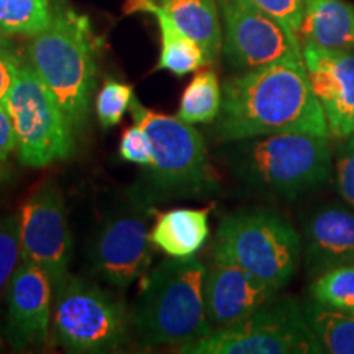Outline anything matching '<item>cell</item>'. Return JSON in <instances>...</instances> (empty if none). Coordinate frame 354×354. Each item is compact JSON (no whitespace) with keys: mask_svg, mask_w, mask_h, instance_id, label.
Returning <instances> with one entry per match:
<instances>
[{"mask_svg":"<svg viewBox=\"0 0 354 354\" xmlns=\"http://www.w3.org/2000/svg\"><path fill=\"white\" fill-rule=\"evenodd\" d=\"M286 131L330 136L304 59L248 69L225 81L215 123L216 140L241 141Z\"/></svg>","mask_w":354,"mask_h":354,"instance_id":"cell-1","label":"cell"},{"mask_svg":"<svg viewBox=\"0 0 354 354\" xmlns=\"http://www.w3.org/2000/svg\"><path fill=\"white\" fill-rule=\"evenodd\" d=\"M24 263L19 218L6 215L0 218V299L8 290L17 269Z\"/></svg>","mask_w":354,"mask_h":354,"instance_id":"cell-26","label":"cell"},{"mask_svg":"<svg viewBox=\"0 0 354 354\" xmlns=\"http://www.w3.org/2000/svg\"><path fill=\"white\" fill-rule=\"evenodd\" d=\"M210 209H174L158 216L151 230L154 246L171 258L196 256L209 238Z\"/></svg>","mask_w":354,"mask_h":354,"instance_id":"cell-18","label":"cell"},{"mask_svg":"<svg viewBox=\"0 0 354 354\" xmlns=\"http://www.w3.org/2000/svg\"><path fill=\"white\" fill-rule=\"evenodd\" d=\"M148 215V205L135 202L100 225L87 254L95 277L123 290L149 271L154 243Z\"/></svg>","mask_w":354,"mask_h":354,"instance_id":"cell-10","label":"cell"},{"mask_svg":"<svg viewBox=\"0 0 354 354\" xmlns=\"http://www.w3.org/2000/svg\"><path fill=\"white\" fill-rule=\"evenodd\" d=\"M148 13L156 15L159 32H161V55H159L156 71L162 69L183 77L207 64L202 48L177 28L159 3L154 2Z\"/></svg>","mask_w":354,"mask_h":354,"instance_id":"cell-20","label":"cell"},{"mask_svg":"<svg viewBox=\"0 0 354 354\" xmlns=\"http://www.w3.org/2000/svg\"><path fill=\"white\" fill-rule=\"evenodd\" d=\"M159 6L180 32L202 48L207 64L215 63L223 43L215 0H161Z\"/></svg>","mask_w":354,"mask_h":354,"instance_id":"cell-19","label":"cell"},{"mask_svg":"<svg viewBox=\"0 0 354 354\" xmlns=\"http://www.w3.org/2000/svg\"><path fill=\"white\" fill-rule=\"evenodd\" d=\"M223 20V51L240 69L279 61H302L300 39L251 0H218Z\"/></svg>","mask_w":354,"mask_h":354,"instance_id":"cell-11","label":"cell"},{"mask_svg":"<svg viewBox=\"0 0 354 354\" xmlns=\"http://www.w3.org/2000/svg\"><path fill=\"white\" fill-rule=\"evenodd\" d=\"M3 176H6V174H3V171H2V169H0V183H2V179H3Z\"/></svg>","mask_w":354,"mask_h":354,"instance_id":"cell-33","label":"cell"},{"mask_svg":"<svg viewBox=\"0 0 354 354\" xmlns=\"http://www.w3.org/2000/svg\"><path fill=\"white\" fill-rule=\"evenodd\" d=\"M7 338L15 349L43 346L48 339L55 287L39 266L24 259L7 290Z\"/></svg>","mask_w":354,"mask_h":354,"instance_id":"cell-15","label":"cell"},{"mask_svg":"<svg viewBox=\"0 0 354 354\" xmlns=\"http://www.w3.org/2000/svg\"><path fill=\"white\" fill-rule=\"evenodd\" d=\"M24 166L46 167L74 151V130L55 95L30 64L21 63L6 99Z\"/></svg>","mask_w":354,"mask_h":354,"instance_id":"cell-8","label":"cell"},{"mask_svg":"<svg viewBox=\"0 0 354 354\" xmlns=\"http://www.w3.org/2000/svg\"><path fill=\"white\" fill-rule=\"evenodd\" d=\"M13 149H17L15 128L6 104H0V165L7 161Z\"/></svg>","mask_w":354,"mask_h":354,"instance_id":"cell-30","label":"cell"},{"mask_svg":"<svg viewBox=\"0 0 354 354\" xmlns=\"http://www.w3.org/2000/svg\"><path fill=\"white\" fill-rule=\"evenodd\" d=\"M26 56L74 133L84 130L97 84L95 38L87 17L57 2L46 28L32 37Z\"/></svg>","mask_w":354,"mask_h":354,"instance_id":"cell-3","label":"cell"},{"mask_svg":"<svg viewBox=\"0 0 354 354\" xmlns=\"http://www.w3.org/2000/svg\"><path fill=\"white\" fill-rule=\"evenodd\" d=\"M130 112L133 122L148 135L153 151V165L135 190V202L151 205L165 198L207 194L216 187L202 135L190 123L154 112L138 99H133Z\"/></svg>","mask_w":354,"mask_h":354,"instance_id":"cell-5","label":"cell"},{"mask_svg":"<svg viewBox=\"0 0 354 354\" xmlns=\"http://www.w3.org/2000/svg\"><path fill=\"white\" fill-rule=\"evenodd\" d=\"M302 56L310 88L320 102L330 135L348 138L354 133V53L305 44Z\"/></svg>","mask_w":354,"mask_h":354,"instance_id":"cell-13","label":"cell"},{"mask_svg":"<svg viewBox=\"0 0 354 354\" xmlns=\"http://www.w3.org/2000/svg\"><path fill=\"white\" fill-rule=\"evenodd\" d=\"M312 299L339 312L354 313V264L318 274L312 284Z\"/></svg>","mask_w":354,"mask_h":354,"instance_id":"cell-24","label":"cell"},{"mask_svg":"<svg viewBox=\"0 0 354 354\" xmlns=\"http://www.w3.org/2000/svg\"><path fill=\"white\" fill-rule=\"evenodd\" d=\"M221 109V87L214 71L198 73L185 87L177 118L185 123H210L216 120Z\"/></svg>","mask_w":354,"mask_h":354,"instance_id":"cell-22","label":"cell"},{"mask_svg":"<svg viewBox=\"0 0 354 354\" xmlns=\"http://www.w3.org/2000/svg\"><path fill=\"white\" fill-rule=\"evenodd\" d=\"M21 61L15 53H0V104H6Z\"/></svg>","mask_w":354,"mask_h":354,"instance_id":"cell-31","label":"cell"},{"mask_svg":"<svg viewBox=\"0 0 354 354\" xmlns=\"http://www.w3.org/2000/svg\"><path fill=\"white\" fill-rule=\"evenodd\" d=\"M336 184L344 201L354 207V133L348 138L336 159Z\"/></svg>","mask_w":354,"mask_h":354,"instance_id":"cell-29","label":"cell"},{"mask_svg":"<svg viewBox=\"0 0 354 354\" xmlns=\"http://www.w3.org/2000/svg\"><path fill=\"white\" fill-rule=\"evenodd\" d=\"M51 323L55 342L69 353L117 351L131 335L125 305L100 286L74 276L55 292Z\"/></svg>","mask_w":354,"mask_h":354,"instance_id":"cell-7","label":"cell"},{"mask_svg":"<svg viewBox=\"0 0 354 354\" xmlns=\"http://www.w3.org/2000/svg\"><path fill=\"white\" fill-rule=\"evenodd\" d=\"M302 254L297 230L277 212L240 210L228 215L216 230L214 259L246 269L281 290L294 277Z\"/></svg>","mask_w":354,"mask_h":354,"instance_id":"cell-6","label":"cell"},{"mask_svg":"<svg viewBox=\"0 0 354 354\" xmlns=\"http://www.w3.org/2000/svg\"><path fill=\"white\" fill-rule=\"evenodd\" d=\"M24 259L48 274L55 292L69 276L71 232L64 198L53 183H46L26 198L19 215Z\"/></svg>","mask_w":354,"mask_h":354,"instance_id":"cell-12","label":"cell"},{"mask_svg":"<svg viewBox=\"0 0 354 354\" xmlns=\"http://www.w3.org/2000/svg\"><path fill=\"white\" fill-rule=\"evenodd\" d=\"M302 308L323 353L354 354V313L339 312L313 299Z\"/></svg>","mask_w":354,"mask_h":354,"instance_id":"cell-21","label":"cell"},{"mask_svg":"<svg viewBox=\"0 0 354 354\" xmlns=\"http://www.w3.org/2000/svg\"><path fill=\"white\" fill-rule=\"evenodd\" d=\"M305 261L310 274L354 264V214L343 207H325L305 228Z\"/></svg>","mask_w":354,"mask_h":354,"instance_id":"cell-16","label":"cell"},{"mask_svg":"<svg viewBox=\"0 0 354 354\" xmlns=\"http://www.w3.org/2000/svg\"><path fill=\"white\" fill-rule=\"evenodd\" d=\"M184 354H320L322 346L297 300L276 297L238 325L177 349Z\"/></svg>","mask_w":354,"mask_h":354,"instance_id":"cell-9","label":"cell"},{"mask_svg":"<svg viewBox=\"0 0 354 354\" xmlns=\"http://www.w3.org/2000/svg\"><path fill=\"white\" fill-rule=\"evenodd\" d=\"M120 158L141 167L153 165V151L148 135L140 125H133L123 131L120 140Z\"/></svg>","mask_w":354,"mask_h":354,"instance_id":"cell-27","label":"cell"},{"mask_svg":"<svg viewBox=\"0 0 354 354\" xmlns=\"http://www.w3.org/2000/svg\"><path fill=\"white\" fill-rule=\"evenodd\" d=\"M51 20L50 0H0V32L35 37Z\"/></svg>","mask_w":354,"mask_h":354,"instance_id":"cell-23","label":"cell"},{"mask_svg":"<svg viewBox=\"0 0 354 354\" xmlns=\"http://www.w3.org/2000/svg\"><path fill=\"white\" fill-rule=\"evenodd\" d=\"M328 138L286 131L241 140L230 151V166L258 192L294 198L330 179Z\"/></svg>","mask_w":354,"mask_h":354,"instance_id":"cell-4","label":"cell"},{"mask_svg":"<svg viewBox=\"0 0 354 354\" xmlns=\"http://www.w3.org/2000/svg\"><path fill=\"white\" fill-rule=\"evenodd\" d=\"M254 6L263 8L282 25H286L292 33L299 37V28L302 24L305 0H251ZM300 39V38H299Z\"/></svg>","mask_w":354,"mask_h":354,"instance_id":"cell-28","label":"cell"},{"mask_svg":"<svg viewBox=\"0 0 354 354\" xmlns=\"http://www.w3.org/2000/svg\"><path fill=\"white\" fill-rule=\"evenodd\" d=\"M133 99H135V94H133L131 86L112 77L105 79L95 99V113L102 128L109 130V128L117 127L127 110L130 109Z\"/></svg>","mask_w":354,"mask_h":354,"instance_id":"cell-25","label":"cell"},{"mask_svg":"<svg viewBox=\"0 0 354 354\" xmlns=\"http://www.w3.org/2000/svg\"><path fill=\"white\" fill-rule=\"evenodd\" d=\"M277 292L240 266L214 259L203 281L207 318L214 330L238 325L276 299Z\"/></svg>","mask_w":354,"mask_h":354,"instance_id":"cell-14","label":"cell"},{"mask_svg":"<svg viewBox=\"0 0 354 354\" xmlns=\"http://www.w3.org/2000/svg\"><path fill=\"white\" fill-rule=\"evenodd\" d=\"M0 53H15L13 51V43L2 32H0Z\"/></svg>","mask_w":354,"mask_h":354,"instance_id":"cell-32","label":"cell"},{"mask_svg":"<svg viewBox=\"0 0 354 354\" xmlns=\"http://www.w3.org/2000/svg\"><path fill=\"white\" fill-rule=\"evenodd\" d=\"M205 266L196 256L169 258L143 276L130 312L131 335L143 348L196 343L214 331L205 313Z\"/></svg>","mask_w":354,"mask_h":354,"instance_id":"cell-2","label":"cell"},{"mask_svg":"<svg viewBox=\"0 0 354 354\" xmlns=\"http://www.w3.org/2000/svg\"><path fill=\"white\" fill-rule=\"evenodd\" d=\"M328 50H354V6L346 0H305L299 38Z\"/></svg>","mask_w":354,"mask_h":354,"instance_id":"cell-17","label":"cell"}]
</instances>
